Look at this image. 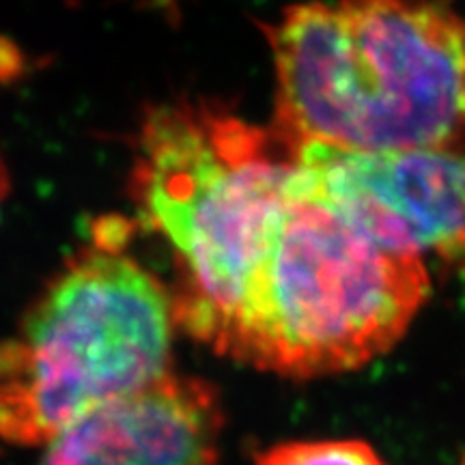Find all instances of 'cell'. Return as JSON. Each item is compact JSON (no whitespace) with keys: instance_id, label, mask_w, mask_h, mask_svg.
Masks as SVG:
<instances>
[{"instance_id":"4","label":"cell","mask_w":465,"mask_h":465,"mask_svg":"<svg viewBox=\"0 0 465 465\" xmlns=\"http://www.w3.org/2000/svg\"><path fill=\"white\" fill-rule=\"evenodd\" d=\"M422 259L381 248L291 173L229 356L287 380L369 364L429 298Z\"/></svg>"},{"instance_id":"9","label":"cell","mask_w":465,"mask_h":465,"mask_svg":"<svg viewBox=\"0 0 465 465\" xmlns=\"http://www.w3.org/2000/svg\"><path fill=\"white\" fill-rule=\"evenodd\" d=\"M463 465H465V463H463Z\"/></svg>"},{"instance_id":"7","label":"cell","mask_w":465,"mask_h":465,"mask_svg":"<svg viewBox=\"0 0 465 465\" xmlns=\"http://www.w3.org/2000/svg\"><path fill=\"white\" fill-rule=\"evenodd\" d=\"M257 465H388L362 440L284 441L257 457Z\"/></svg>"},{"instance_id":"3","label":"cell","mask_w":465,"mask_h":465,"mask_svg":"<svg viewBox=\"0 0 465 465\" xmlns=\"http://www.w3.org/2000/svg\"><path fill=\"white\" fill-rule=\"evenodd\" d=\"M106 224L0 342V438L54 441L75 422L171 373V289L125 254Z\"/></svg>"},{"instance_id":"2","label":"cell","mask_w":465,"mask_h":465,"mask_svg":"<svg viewBox=\"0 0 465 465\" xmlns=\"http://www.w3.org/2000/svg\"><path fill=\"white\" fill-rule=\"evenodd\" d=\"M293 153L213 104L155 106L138 134L132 196L173 248L174 319L229 356L289 194Z\"/></svg>"},{"instance_id":"5","label":"cell","mask_w":465,"mask_h":465,"mask_svg":"<svg viewBox=\"0 0 465 465\" xmlns=\"http://www.w3.org/2000/svg\"><path fill=\"white\" fill-rule=\"evenodd\" d=\"M300 182L381 248L422 259L465 250V149L293 151Z\"/></svg>"},{"instance_id":"8","label":"cell","mask_w":465,"mask_h":465,"mask_svg":"<svg viewBox=\"0 0 465 465\" xmlns=\"http://www.w3.org/2000/svg\"><path fill=\"white\" fill-rule=\"evenodd\" d=\"M7 188H9V183H7V171H5L3 160H0V199H3V196H5V192H7Z\"/></svg>"},{"instance_id":"6","label":"cell","mask_w":465,"mask_h":465,"mask_svg":"<svg viewBox=\"0 0 465 465\" xmlns=\"http://www.w3.org/2000/svg\"><path fill=\"white\" fill-rule=\"evenodd\" d=\"M223 424L216 388L171 371L75 422L39 465H218Z\"/></svg>"},{"instance_id":"1","label":"cell","mask_w":465,"mask_h":465,"mask_svg":"<svg viewBox=\"0 0 465 465\" xmlns=\"http://www.w3.org/2000/svg\"><path fill=\"white\" fill-rule=\"evenodd\" d=\"M291 153L465 149V22L429 0L300 3L265 26Z\"/></svg>"}]
</instances>
